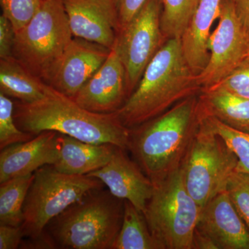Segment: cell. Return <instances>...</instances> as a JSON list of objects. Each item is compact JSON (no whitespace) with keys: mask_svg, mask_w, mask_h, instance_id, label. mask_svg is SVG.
<instances>
[{"mask_svg":"<svg viewBox=\"0 0 249 249\" xmlns=\"http://www.w3.org/2000/svg\"><path fill=\"white\" fill-rule=\"evenodd\" d=\"M14 118L19 129L34 136L53 131L82 142L128 149L130 129L122 124L116 112L88 110L47 84L38 101L14 103Z\"/></svg>","mask_w":249,"mask_h":249,"instance_id":"1","label":"cell"},{"mask_svg":"<svg viewBox=\"0 0 249 249\" xmlns=\"http://www.w3.org/2000/svg\"><path fill=\"white\" fill-rule=\"evenodd\" d=\"M198 88L196 75L185 58L181 39H168L116 114L124 126L133 128L193 96Z\"/></svg>","mask_w":249,"mask_h":249,"instance_id":"2","label":"cell"},{"mask_svg":"<svg viewBox=\"0 0 249 249\" xmlns=\"http://www.w3.org/2000/svg\"><path fill=\"white\" fill-rule=\"evenodd\" d=\"M199 125L198 100L191 96L131 128L128 150L152 183L157 182L180 168Z\"/></svg>","mask_w":249,"mask_h":249,"instance_id":"3","label":"cell"},{"mask_svg":"<svg viewBox=\"0 0 249 249\" xmlns=\"http://www.w3.org/2000/svg\"><path fill=\"white\" fill-rule=\"evenodd\" d=\"M103 188L90 191L49 223L45 230L57 248L112 249L122 226L124 200Z\"/></svg>","mask_w":249,"mask_h":249,"instance_id":"4","label":"cell"},{"mask_svg":"<svg viewBox=\"0 0 249 249\" xmlns=\"http://www.w3.org/2000/svg\"><path fill=\"white\" fill-rule=\"evenodd\" d=\"M73 37L62 0H47L16 33L13 57L47 84Z\"/></svg>","mask_w":249,"mask_h":249,"instance_id":"5","label":"cell"},{"mask_svg":"<svg viewBox=\"0 0 249 249\" xmlns=\"http://www.w3.org/2000/svg\"><path fill=\"white\" fill-rule=\"evenodd\" d=\"M153 184L143 213L152 235L164 249H193L201 208L187 191L181 168Z\"/></svg>","mask_w":249,"mask_h":249,"instance_id":"6","label":"cell"},{"mask_svg":"<svg viewBox=\"0 0 249 249\" xmlns=\"http://www.w3.org/2000/svg\"><path fill=\"white\" fill-rule=\"evenodd\" d=\"M103 186L98 178L60 173L53 165L36 170L23 206L21 227L24 237H38L53 218L90 191Z\"/></svg>","mask_w":249,"mask_h":249,"instance_id":"7","label":"cell"},{"mask_svg":"<svg viewBox=\"0 0 249 249\" xmlns=\"http://www.w3.org/2000/svg\"><path fill=\"white\" fill-rule=\"evenodd\" d=\"M237 163V157L224 141L199 120V128L180 168L187 191L201 209L225 191Z\"/></svg>","mask_w":249,"mask_h":249,"instance_id":"8","label":"cell"},{"mask_svg":"<svg viewBox=\"0 0 249 249\" xmlns=\"http://www.w3.org/2000/svg\"><path fill=\"white\" fill-rule=\"evenodd\" d=\"M160 0H147L134 18L118 34L114 48L124 67L128 97L165 38L160 27Z\"/></svg>","mask_w":249,"mask_h":249,"instance_id":"9","label":"cell"},{"mask_svg":"<svg viewBox=\"0 0 249 249\" xmlns=\"http://www.w3.org/2000/svg\"><path fill=\"white\" fill-rule=\"evenodd\" d=\"M217 28L210 35L209 62L196 75L201 89L220 83L249 58V37L230 0H222Z\"/></svg>","mask_w":249,"mask_h":249,"instance_id":"10","label":"cell"},{"mask_svg":"<svg viewBox=\"0 0 249 249\" xmlns=\"http://www.w3.org/2000/svg\"><path fill=\"white\" fill-rule=\"evenodd\" d=\"M128 98L125 70L117 52L109 56L72 99L93 112L109 114L119 110Z\"/></svg>","mask_w":249,"mask_h":249,"instance_id":"11","label":"cell"},{"mask_svg":"<svg viewBox=\"0 0 249 249\" xmlns=\"http://www.w3.org/2000/svg\"><path fill=\"white\" fill-rule=\"evenodd\" d=\"M111 50L99 44L73 37L47 85L73 98L102 66Z\"/></svg>","mask_w":249,"mask_h":249,"instance_id":"12","label":"cell"},{"mask_svg":"<svg viewBox=\"0 0 249 249\" xmlns=\"http://www.w3.org/2000/svg\"><path fill=\"white\" fill-rule=\"evenodd\" d=\"M73 37L112 49L120 30L112 0H62Z\"/></svg>","mask_w":249,"mask_h":249,"instance_id":"13","label":"cell"},{"mask_svg":"<svg viewBox=\"0 0 249 249\" xmlns=\"http://www.w3.org/2000/svg\"><path fill=\"white\" fill-rule=\"evenodd\" d=\"M88 175L101 180L113 196L132 203L142 213L145 212L154 184L124 149L116 146L107 164Z\"/></svg>","mask_w":249,"mask_h":249,"instance_id":"14","label":"cell"},{"mask_svg":"<svg viewBox=\"0 0 249 249\" xmlns=\"http://www.w3.org/2000/svg\"><path fill=\"white\" fill-rule=\"evenodd\" d=\"M196 229L217 249H249V230L227 191H223L201 209Z\"/></svg>","mask_w":249,"mask_h":249,"instance_id":"15","label":"cell"},{"mask_svg":"<svg viewBox=\"0 0 249 249\" xmlns=\"http://www.w3.org/2000/svg\"><path fill=\"white\" fill-rule=\"evenodd\" d=\"M60 152L59 133L45 131L27 142L1 150L0 183L35 173L45 165L56 163Z\"/></svg>","mask_w":249,"mask_h":249,"instance_id":"16","label":"cell"},{"mask_svg":"<svg viewBox=\"0 0 249 249\" xmlns=\"http://www.w3.org/2000/svg\"><path fill=\"white\" fill-rule=\"evenodd\" d=\"M60 152L54 168L62 173L88 175L101 169L111 160L116 145L90 143L59 134Z\"/></svg>","mask_w":249,"mask_h":249,"instance_id":"17","label":"cell"},{"mask_svg":"<svg viewBox=\"0 0 249 249\" xmlns=\"http://www.w3.org/2000/svg\"><path fill=\"white\" fill-rule=\"evenodd\" d=\"M222 0H199L186 32L181 37L183 52L196 75L206 67L210 53L208 42L213 23L219 18Z\"/></svg>","mask_w":249,"mask_h":249,"instance_id":"18","label":"cell"},{"mask_svg":"<svg viewBox=\"0 0 249 249\" xmlns=\"http://www.w3.org/2000/svg\"><path fill=\"white\" fill-rule=\"evenodd\" d=\"M198 111L202 116L216 118L232 128L249 133V99L219 87L202 89L198 99Z\"/></svg>","mask_w":249,"mask_h":249,"instance_id":"19","label":"cell"},{"mask_svg":"<svg viewBox=\"0 0 249 249\" xmlns=\"http://www.w3.org/2000/svg\"><path fill=\"white\" fill-rule=\"evenodd\" d=\"M45 85L14 57L0 59V92L8 97L35 102L43 97Z\"/></svg>","mask_w":249,"mask_h":249,"instance_id":"20","label":"cell"},{"mask_svg":"<svg viewBox=\"0 0 249 249\" xmlns=\"http://www.w3.org/2000/svg\"><path fill=\"white\" fill-rule=\"evenodd\" d=\"M112 249H164V247L152 235L142 211L124 200L122 226Z\"/></svg>","mask_w":249,"mask_h":249,"instance_id":"21","label":"cell"},{"mask_svg":"<svg viewBox=\"0 0 249 249\" xmlns=\"http://www.w3.org/2000/svg\"><path fill=\"white\" fill-rule=\"evenodd\" d=\"M34 178V174H30L1 183L0 224L22 225L23 206Z\"/></svg>","mask_w":249,"mask_h":249,"instance_id":"22","label":"cell"},{"mask_svg":"<svg viewBox=\"0 0 249 249\" xmlns=\"http://www.w3.org/2000/svg\"><path fill=\"white\" fill-rule=\"evenodd\" d=\"M160 27L167 40L181 38L196 12L199 0H160Z\"/></svg>","mask_w":249,"mask_h":249,"instance_id":"23","label":"cell"},{"mask_svg":"<svg viewBox=\"0 0 249 249\" xmlns=\"http://www.w3.org/2000/svg\"><path fill=\"white\" fill-rule=\"evenodd\" d=\"M199 116L201 124L220 137L236 156L238 160L237 170L249 175V132L232 128L213 116H202L199 113Z\"/></svg>","mask_w":249,"mask_h":249,"instance_id":"24","label":"cell"},{"mask_svg":"<svg viewBox=\"0 0 249 249\" xmlns=\"http://www.w3.org/2000/svg\"><path fill=\"white\" fill-rule=\"evenodd\" d=\"M35 136L24 132L16 124L14 103L11 98L0 92V149L27 142Z\"/></svg>","mask_w":249,"mask_h":249,"instance_id":"25","label":"cell"},{"mask_svg":"<svg viewBox=\"0 0 249 249\" xmlns=\"http://www.w3.org/2000/svg\"><path fill=\"white\" fill-rule=\"evenodd\" d=\"M226 191L249 230V175L236 170L229 178Z\"/></svg>","mask_w":249,"mask_h":249,"instance_id":"26","label":"cell"},{"mask_svg":"<svg viewBox=\"0 0 249 249\" xmlns=\"http://www.w3.org/2000/svg\"><path fill=\"white\" fill-rule=\"evenodd\" d=\"M47 0H0L2 14L12 23L16 33L25 26Z\"/></svg>","mask_w":249,"mask_h":249,"instance_id":"27","label":"cell"},{"mask_svg":"<svg viewBox=\"0 0 249 249\" xmlns=\"http://www.w3.org/2000/svg\"><path fill=\"white\" fill-rule=\"evenodd\" d=\"M214 86L219 87L240 97L249 99V60L243 62L227 78Z\"/></svg>","mask_w":249,"mask_h":249,"instance_id":"28","label":"cell"},{"mask_svg":"<svg viewBox=\"0 0 249 249\" xmlns=\"http://www.w3.org/2000/svg\"><path fill=\"white\" fill-rule=\"evenodd\" d=\"M16 31L4 15L0 16V59L13 56Z\"/></svg>","mask_w":249,"mask_h":249,"instance_id":"29","label":"cell"},{"mask_svg":"<svg viewBox=\"0 0 249 249\" xmlns=\"http://www.w3.org/2000/svg\"><path fill=\"white\" fill-rule=\"evenodd\" d=\"M119 17L120 30L134 18L147 0H112ZM119 30V31H120Z\"/></svg>","mask_w":249,"mask_h":249,"instance_id":"30","label":"cell"},{"mask_svg":"<svg viewBox=\"0 0 249 249\" xmlns=\"http://www.w3.org/2000/svg\"><path fill=\"white\" fill-rule=\"evenodd\" d=\"M24 237L22 227L0 224V249L20 248Z\"/></svg>","mask_w":249,"mask_h":249,"instance_id":"31","label":"cell"},{"mask_svg":"<svg viewBox=\"0 0 249 249\" xmlns=\"http://www.w3.org/2000/svg\"><path fill=\"white\" fill-rule=\"evenodd\" d=\"M240 21L241 24L249 37V0H230Z\"/></svg>","mask_w":249,"mask_h":249,"instance_id":"32","label":"cell"},{"mask_svg":"<svg viewBox=\"0 0 249 249\" xmlns=\"http://www.w3.org/2000/svg\"><path fill=\"white\" fill-rule=\"evenodd\" d=\"M193 249H217V248L210 237L196 228L194 236H193Z\"/></svg>","mask_w":249,"mask_h":249,"instance_id":"33","label":"cell"},{"mask_svg":"<svg viewBox=\"0 0 249 249\" xmlns=\"http://www.w3.org/2000/svg\"><path fill=\"white\" fill-rule=\"evenodd\" d=\"M248 60H249V58Z\"/></svg>","mask_w":249,"mask_h":249,"instance_id":"34","label":"cell"}]
</instances>
